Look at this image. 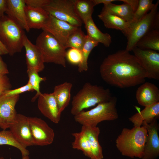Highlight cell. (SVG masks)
<instances>
[{"label": "cell", "mask_w": 159, "mask_h": 159, "mask_svg": "<svg viewBox=\"0 0 159 159\" xmlns=\"http://www.w3.org/2000/svg\"><path fill=\"white\" fill-rule=\"evenodd\" d=\"M100 72L105 82L120 88L142 84L147 77L138 59L126 49L108 55L100 65Z\"/></svg>", "instance_id": "cell-1"}, {"label": "cell", "mask_w": 159, "mask_h": 159, "mask_svg": "<svg viewBox=\"0 0 159 159\" xmlns=\"http://www.w3.org/2000/svg\"><path fill=\"white\" fill-rule=\"evenodd\" d=\"M112 97L108 88L86 82L73 97L70 112L74 116L85 109L110 100Z\"/></svg>", "instance_id": "cell-2"}, {"label": "cell", "mask_w": 159, "mask_h": 159, "mask_svg": "<svg viewBox=\"0 0 159 159\" xmlns=\"http://www.w3.org/2000/svg\"><path fill=\"white\" fill-rule=\"evenodd\" d=\"M147 135V130L143 126L123 128L116 140V147L123 156L141 158Z\"/></svg>", "instance_id": "cell-3"}, {"label": "cell", "mask_w": 159, "mask_h": 159, "mask_svg": "<svg viewBox=\"0 0 159 159\" xmlns=\"http://www.w3.org/2000/svg\"><path fill=\"white\" fill-rule=\"evenodd\" d=\"M117 98L112 97L106 102L97 105L89 110H83L74 116L75 121L82 125L96 127L105 121H113L118 118L116 108Z\"/></svg>", "instance_id": "cell-4"}, {"label": "cell", "mask_w": 159, "mask_h": 159, "mask_svg": "<svg viewBox=\"0 0 159 159\" xmlns=\"http://www.w3.org/2000/svg\"><path fill=\"white\" fill-rule=\"evenodd\" d=\"M25 35L23 29L7 15L0 17V41L10 56L21 51Z\"/></svg>", "instance_id": "cell-5"}, {"label": "cell", "mask_w": 159, "mask_h": 159, "mask_svg": "<svg viewBox=\"0 0 159 159\" xmlns=\"http://www.w3.org/2000/svg\"><path fill=\"white\" fill-rule=\"evenodd\" d=\"M42 30L36 39L35 45L40 50L44 63H53L65 67L66 49L52 34Z\"/></svg>", "instance_id": "cell-6"}, {"label": "cell", "mask_w": 159, "mask_h": 159, "mask_svg": "<svg viewBox=\"0 0 159 159\" xmlns=\"http://www.w3.org/2000/svg\"><path fill=\"white\" fill-rule=\"evenodd\" d=\"M159 1L158 0L151 10L138 21L131 23L126 37L127 42L125 49L132 51L137 42L144 36L153 30L159 29Z\"/></svg>", "instance_id": "cell-7"}, {"label": "cell", "mask_w": 159, "mask_h": 159, "mask_svg": "<svg viewBox=\"0 0 159 159\" xmlns=\"http://www.w3.org/2000/svg\"><path fill=\"white\" fill-rule=\"evenodd\" d=\"M75 0H50L43 9L50 15L77 27L83 22L74 9Z\"/></svg>", "instance_id": "cell-8"}, {"label": "cell", "mask_w": 159, "mask_h": 159, "mask_svg": "<svg viewBox=\"0 0 159 159\" xmlns=\"http://www.w3.org/2000/svg\"><path fill=\"white\" fill-rule=\"evenodd\" d=\"M34 145L45 146L53 142L55 134L53 130L42 119L28 117Z\"/></svg>", "instance_id": "cell-9"}, {"label": "cell", "mask_w": 159, "mask_h": 159, "mask_svg": "<svg viewBox=\"0 0 159 159\" xmlns=\"http://www.w3.org/2000/svg\"><path fill=\"white\" fill-rule=\"evenodd\" d=\"M132 51L145 70L147 78L159 80V53L154 50L142 49L136 47Z\"/></svg>", "instance_id": "cell-10"}, {"label": "cell", "mask_w": 159, "mask_h": 159, "mask_svg": "<svg viewBox=\"0 0 159 159\" xmlns=\"http://www.w3.org/2000/svg\"><path fill=\"white\" fill-rule=\"evenodd\" d=\"M9 129L15 139L25 147L34 145L28 117L17 114Z\"/></svg>", "instance_id": "cell-11"}, {"label": "cell", "mask_w": 159, "mask_h": 159, "mask_svg": "<svg viewBox=\"0 0 159 159\" xmlns=\"http://www.w3.org/2000/svg\"><path fill=\"white\" fill-rule=\"evenodd\" d=\"M147 131L142 159H155L159 156V126L156 118L149 123L143 122L142 125Z\"/></svg>", "instance_id": "cell-12"}, {"label": "cell", "mask_w": 159, "mask_h": 159, "mask_svg": "<svg viewBox=\"0 0 159 159\" xmlns=\"http://www.w3.org/2000/svg\"><path fill=\"white\" fill-rule=\"evenodd\" d=\"M78 27L50 15L49 20L42 29L52 34L66 49L68 37Z\"/></svg>", "instance_id": "cell-13"}, {"label": "cell", "mask_w": 159, "mask_h": 159, "mask_svg": "<svg viewBox=\"0 0 159 159\" xmlns=\"http://www.w3.org/2000/svg\"><path fill=\"white\" fill-rule=\"evenodd\" d=\"M19 95L0 96V128L3 130L9 129L14 122L17 113L15 106Z\"/></svg>", "instance_id": "cell-14"}, {"label": "cell", "mask_w": 159, "mask_h": 159, "mask_svg": "<svg viewBox=\"0 0 159 159\" xmlns=\"http://www.w3.org/2000/svg\"><path fill=\"white\" fill-rule=\"evenodd\" d=\"M37 105L39 110L45 117L55 123L59 122L61 114L53 92L41 93L38 97Z\"/></svg>", "instance_id": "cell-15"}, {"label": "cell", "mask_w": 159, "mask_h": 159, "mask_svg": "<svg viewBox=\"0 0 159 159\" xmlns=\"http://www.w3.org/2000/svg\"><path fill=\"white\" fill-rule=\"evenodd\" d=\"M23 46L26 51L27 69L33 70L38 72L44 70V62L42 53L39 48L32 43L25 35Z\"/></svg>", "instance_id": "cell-16"}, {"label": "cell", "mask_w": 159, "mask_h": 159, "mask_svg": "<svg viewBox=\"0 0 159 159\" xmlns=\"http://www.w3.org/2000/svg\"><path fill=\"white\" fill-rule=\"evenodd\" d=\"M138 103L145 107L159 102V90L152 83L146 82L141 84L136 91Z\"/></svg>", "instance_id": "cell-17"}, {"label": "cell", "mask_w": 159, "mask_h": 159, "mask_svg": "<svg viewBox=\"0 0 159 159\" xmlns=\"http://www.w3.org/2000/svg\"><path fill=\"white\" fill-rule=\"evenodd\" d=\"M7 7L5 13L23 29L29 32L30 29L26 21L24 0H6Z\"/></svg>", "instance_id": "cell-18"}, {"label": "cell", "mask_w": 159, "mask_h": 159, "mask_svg": "<svg viewBox=\"0 0 159 159\" xmlns=\"http://www.w3.org/2000/svg\"><path fill=\"white\" fill-rule=\"evenodd\" d=\"M26 21L28 27L42 29L49 20L50 15L43 8L26 5L25 8Z\"/></svg>", "instance_id": "cell-19"}, {"label": "cell", "mask_w": 159, "mask_h": 159, "mask_svg": "<svg viewBox=\"0 0 159 159\" xmlns=\"http://www.w3.org/2000/svg\"><path fill=\"white\" fill-rule=\"evenodd\" d=\"M138 112L129 118L134 126L140 127L143 122L149 123L159 116V102L145 107L140 111L136 107Z\"/></svg>", "instance_id": "cell-20"}, {"label": "cell", "mask_w": 159, "mask_h": 159, "mask_svg": "<svg viewBox=\"0 0 159 159\" xmlns=\"http://www.w3.org/2000/svg\"><path fill=\"white\" fill-rule=\"evenodd\" d=\"M98 16L106 28L119 30L127 37L130 29L131 23L117 16L107 12L101 11Z\"/></svg>", "instance_id": "cell-21"}, {"label": "cell", "mask_w": 159, "mask_h": 159, "mask_svg": "<svg viewBox=\"0 0 159 159\" xmlns=\"http://www.w3.org/2000/svg\"><path fill=\"white\" fill-rule=\"evenodd\" d=\"M73 84L65 82L55 86L53 92L57 101L59 113L61 114L69 105L71 98Z\"/></svg>", "instance_id": "cell-22"}, {"label": "cell", "mask_w": 159, "mask_h": 159, "mask_svg": "<svg viewBox=\"0 0 159 159\" xmlns=\"http://www.w3.org/2000/svg\"><path fill=\"white\" fill-rule=\"evenodd\" d=\"M81 130L85 132L89 141L92 153V159H103L102 148L98 140L100 133L99 128L97 126L83 125Z\"/></svg>", "instance_id": "cell-23"}, {"label": "cell", "mask_w": 159, "mask_h": 159, "mask_svg": "<svg viewBox=\"0 0 159 159\" xmlns=\"http://www.w3.org/2000/svg\"><path fill=\"white\" fill-rule=\"evenodd\" d=\"M102 11L115 15L131 23L133 20L134 11L129 5L126 3L118 5L111 3L104 5Z\"/></svg>", "instance_id": "cell-24"}, {"label": "cell", "mask_w": 159, "mask_h": 159, "mask_svg": "<svg viewBox=\"0 0 159 159\" xmlns=\"http://www.w3.org/2000/svg\"><path fill=\"white\" fill-rule=\"evenodd\" d=\"M84 23L88 37L98 43H101L105 47L110 46L112 42L110 35L108 33L102 32L96 26L92 17L86 20Z\"/></svg>", "instance_id": "cell-25"}, {"label": "cell", "mask_w": 159, "mask_h": 159, "mask_svg": "<svg viewBox=\"0 0 159 159\" xmlns=\"http://www.w3.org/2000/svg\"><path fill=\"white\" fill-rule=\"evenodd\" d=\"M135 47L142 49L159 51V29L153 30L142 37Z\"/></svg>", "instance_id": "cell-26"}, {"label": "cell", "mask_w": 159, "mask_h": 159, "mask_svg": "<svg viewBox=\"0 0 159 159\" xmlns=\"http://www.w3.org/2000/svg\"><path fill=\"white\" fill-rule=\"evenodd\" d=\"M74 140L72 143V148L82 151L83 154L90 159H92V153L90 145L85 132L82 130L79 132L72 134Z\"/></svg>", "instance_id": "cell-27"}, {"label": "cell", "mask_w": 159, "mask_h": 159, "mask_svg": "<svg viewBox=\"0 0 159 159\" xmlns=\"http://www.w3.org/2000/svg\"><path fill=\"white\" fill-rule=\"evenodd\" d=\"M94 7L92 0H75V11L83 23L92 17Z\"/></svg>", "instance_id": "cell-28"}, {"label": "cell", "mask_w": 159, "mask_h": 159, "mask_svg": "<svg viewBox=\"0 0 159 159\" xmlns=\"http://www.w3.org/2000/svg\"><path fill=\"white\" fill-rule=\"evenodd\" d=\"M99 43L89 38L87 35L85 42L81 50L82 59L78 65V71L79 72L86 71L88 69L87 61L89 55L92 50Z\"/></svg>", "instance_id": "cell-29"}, {"label": "cell", "mask_w": 159, "mask_h": 159, "mask_svg": "<svg viewBox=\"0 0 159 159\" xmlns=\"http://www.w3.org/2000/svg\"><path fill=\"white\" fill-rule=\"evenodd\" d=\"M0 145H8L16 148L20 151L22 156L29 155V154L26 148L15 139L9 130L0 131Z\"/></svg>", "instance_id": "cell-30"}, {"label": "cell", "mask_w": 159, "mask_h": 159, "mask_svg": "<svg viewBox=\"0 0 159 159\" xmlns=\"http://www.w3.org/2000/svg\"><path fill=\"white\" fill-rule=\"evenodd\" d=\"M86 38L87 35L84 33L81 27H78L68 37L65 48H74L81 50Z\"/></svg>", "instance_id": "cell-31"}, {"label": "cell", "mask_w": 159, "mask_h": 159, "mask_svg": "<svg viewBox=\"0 0 159 159\" xmlns=\"http://www.w3.org/2000/svg\"><path fill=\"white\" fill-rule=\"evenodd\" d=\"M27 73L29 77L28 82L34 91L37 93L32 98V101H34L41 93L40 90V85L42 82L45 81L46 77H42L39 76L38 72L33 70L27 69Z\"/></svg>", "instance_id": "cell-32"}, {"label": "cell", "mask_w": 159, "mask_h": 159, "mask_svg": "<svg viewBox=\"0 0 159 159\" xmlns=\"http://www.w3.org/2000/svg\"><path fill=\"white\" fill-rule=\"evenodd\" d=\"M153 0H139L138 5L134 13L132 23L138 21L153 9L155 4L153 3Z\"/></svg>", "instance_id": "cell-33"}, {"label": "cell", "mask_w": 159, "mask_h": 159, "mask_svg": "<svg viewBox=\"0 0 159 159\" xmlns=\"http://www.w3.org/2000/svg\"><path fill=\"white\" fill-rule=\"evenodd\" d=\"M66 59L71 64L78 65L82 59L81 50L74 48H70L66 52Z\"/></svg>", "instance_id": "cell-34"}, {"label": "cell", "mask_w": 159, "mask_h": 159, "mask_svg": "<svg viewBox=\"0 0 159 159\" xmlns=\"http://www.w3.org/2000/svg\"><path fill=\"white\" fill-rule=\"evenodd\" d=\"M34 91L28 82L25 85L13 90H9L4 92L3 95L6 96H11L17 95L26 92Z\"/></svg>", "instance_id": "cell-35"}, {"label": "cell", "mask_w": 159, "mask_h": 159, "mask_svg": "<svg viewBox=\"0 0 159 159\" xmlns=\"http://www.w3.org/2000/svg\"><path fill=\"white\" fill-rule=\"evenodd\" d=\"M11 87V85L6 75H0V96Z\"/></svg>", "instance_id": "cell-36"}, {"label": "cell", "mask_w": 159, "mask_h": 159, "mask_svg": "<svg viewBox=\"0 0 159 159\" xmlns=\"http://www.w3.org/2000/svg\"><path fill=\"white\" fill-rule=\"evenodd\" d=\"M50 0H24L26 5L37 8H43Z\"/></svg>", "instance_id": "cell-37"}, {"label": "cell", "mask_w": 159, "mask_h": 159, "mask_svg": "<svg viewBox=\"0 0 159 159\" xmlns=\"http://www.w3.org/2000/svg\"><path fill=\"white\" fill-rule=\"evenodd\" d=\"M0 54V75H6L9 73L6 63L3 60Z\"/></svg>", "instance_id": "cell-38"}, {"label": "cell", "mask_w": 159, "mask_h": 159, "mask_svg": "<svg viewBox=\"0 0 159 159\" xmlns=\"http://www.w3.org/2000/svg\"><path fill=\"white\" fill-rule=\"evenodd\" d=\"M129 5L133 9L134 12L136 10L139 3V0H118Z\"/></svg>", "instance_id": "cell-39"}, {"label": "cell", "mask_w": 159, "mask_h": 159, "mask_svg": "<svg viewBox=\"0 0 159 159\" xmlns=\"http://www.w3.org/2000/svg\"><path fill=\"white\" fill-rule=\"evenodd\" d=\"M7 7L6 0H0V17L4 16Z\"/></svg>", "instance_id": "cell-40"}, {"label": "cell", "mask_w": 159, "mask_h": 159, "mask_svg": "<svg viewBox=\"0 0 159 159\" xmlns=\"http://www.w3.org/2000/svg\"><path fill=\"white\" fill-rule=\"evenodd\" d=\"M117 1L116 0H92L94 6L100 4H103L104 5L107 4L114 1Z\"/></svg>", "instance_id": "cell-41"}, {"label": "cell", "mask_w": 159, "mask_h": 159, "mask_svg": "<svg viewBox=\"0 0 159 159\" xmlns=\"http://www.w3.org/2000/svg\"><path fill=\"white\" fill-rule=\"evenodd\" d=\"M7 54H8V52L7 49L0 41V54L2 55Z\"/></svg>", "instance_id": "cell-42"}, {"label": "cell", "mask_w": 159, "mask_h": 159, "mask_svg": "<svg viewBox=\"0 0 159 159\" xmlns=\"http://www.w3.org/2000/svg\"><path fill=\"white\" fill-rule=\"evenodd\" d=\"M22 159H30V158L29 155L23 156Z\"/></svg>", "instance_id": "cell-43"}, {"label": "cell", "mask_w": 159, "mask_h": 159, "mask_svg": "<svg viewBox=\"0 0 159 159\" xmlns=\"http://www.w3.org/2000/svg\"><path fill=\"white\" fill-rule=\"evenodd\" d=\"M0 159H4V158L3 157H0Z\"/></svg>", "instance_id": "cell-44"}]
</instances>
